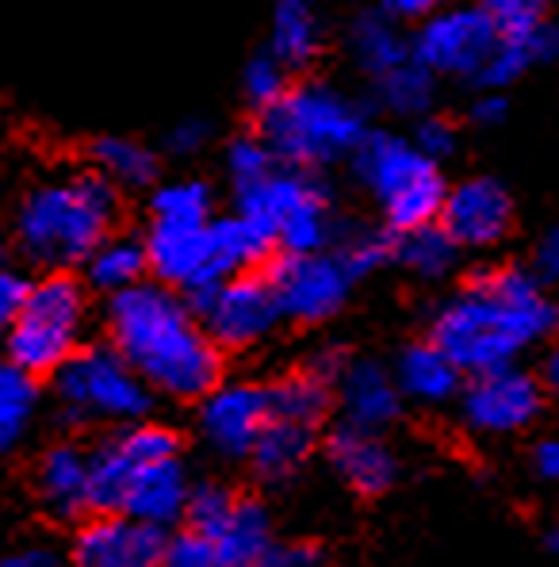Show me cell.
Wrapping results in <instances>:
<instances>
[{"mask_svg": "<svg viewBox=\"0 0 559 567\" xmlns=\"http://www.w3.org/2000/svg\"><path fill=\"white\" fill-rule=\"evenodd\" d=\"M107 341L120 349L157 395L204 399L222 380V349L185 291L169 284H135L115 291L104 311Z\"/></svg>", "mask_w": 559, "mask_h": 567, "instance_id": "cell-1", "label": "cell"}, {"mask_svg": "<svg viewBox=\"0 0 559 567\" xmlns=\"http://www.w3.org/2000/svg\"><path fill=\"white\" fill-rule=\"evenodd\" d=\"M559 322L545 284L525 269H483L433 319V341L467 377L514 364L525 349L552 338Z\"/></svg>", "mask_w": 559, "mask_h": 567, "instance_id": "cell-2", "label": "cell"}, {"mask_svg": "<svg viewBox=\"0 0 559 567\" xmlns=\"http://www.w3.org/2000/svg\"><path fill=\"white\" fill-rule=\"evenodd\" d=\"M120 196L100 173L43 181L15 207V246L28 261L70 269L112 235Z\"/></svg>", "mask_w": 559, "mask_h": 567, "instance_id": "cell-3", "label": "cell"}, {"mask_svg": "<svg viewBox=\"0 0 559 567\" xmlns=\"http://www.w3.org/2000/svg\"><path fill=\"white\" fill-rule=\"evenodd\" d=\"M261 138L291 165H327L361 146L364 115L333 85L303 81L261 112Z\"/></svg>", "mask_w": 559, "mask_h": 567, "instance_id": "cell-4", "label": "cell"}, {"mask_svg": "<svg viewBox=\"0 0 559 567\" xmlns=\"http://www.w3.org/2000/svg\"><path fill=\"white\" fill-rule=\"evenodd\" d=\"M89 327V296L85 284L65 269L46 272L31 284L28 303L4 330L8 364L23 369L28 377H54L65 361L81 349Z\"/></svg>", "mask_w": 559, "mask_h": 567, "instance_id": "cell-5", "label": "cell"}, {"mask_svg": "<svg viewBox=\"0 0 559 567\" xmlns=\"http://www.w3.org/2000/svg\"><path fill=\"white\" fill-rule=\"evenodd\" d=\"M356 177L383 207V219L391 230H414L441 219L445 207V181L437 173V162L425 157L418 142L398 135H364L353 150Z\"/></svg>", "mask_w": 559, "mask_h": 567, "instance_id": "cell-6", "label": "cell"}, {"mask_svg": "<svg viewBox=\"0 0 559 567\" xmlns=\"http://www.w3.org/2000/svg\"><path fill=\"white\" fill-rule=\"evenodd\" d=\"M54 395L65 419L77 425H131L146 419L154 403V388L131 369L112 341L81 346L54 372Z\"/></svg>", "mask_w": 559, "mask_h": 567, "instance_id": "cell-7", "label": "cell"}, {"mask_svg": "<svg viewBox=\"0 0 559 567\" xmlns=\"http://www.w3.org/2000/svg\"><path fill=\"white\" fill-rule=\"evenodd\" d=\"M188 303L196 307L219 349H230V353L261 346L283 319L269 277H257V272H234L215 288L188 296Z\"/></svg>", "mask_w": 559, "mask_h": 567, "instance_id": "cell-8", "label": "cell"}, {"mask_svg": "<svg viewBox=\"0 0 559 567\" xmlns=\"http://www.w3.org/2000/svg\"><path fill=\"white\" fill-rule=\"evenodd\" d=\"M503 43L495 20L475 4L437 8L425 16L418 39H414V58L429 65L437 78H475L479 81L487 58Z\"/></svg>", "mask_w": 559, "mask_h": 567, "instance_id": "cell-9", "label": "cell"}, {"mask_svg": "<svg viewBox=\"0 0 559 567\" xmlns=\"http://www.w3.org/2000/svg\"><path fill=\"white\" fill-rule=\"evenodd\" d=\"M269 284L277 291L280 315L299 327L327 322L345 307L353 291V272L338 254H283L269 269Z\"/></svg>", "mask_w": 559, "mask_h": 567, "instance_id": "cell-10", "label": "cell"}, {"mask_svg": "<svg viewBox=\"0 0 559 567\" xmlns=\"http://www.w3.org/2000/svg\"><path fill=\"white\" fill-rule=\"evenodd\" d=\"M545 406V383L517 364L472 377L460 391V419L479 437H514L529 430Z\"/></svg>", "mask_w": 559, "mask_h": 567, "instance_id": "cell-11", "label": "cell"}, {"mask_svg": "<svg viewBox=\"0 0 559 567\" xmlns=\"http://www.w3.org/2000/svg\"><path fill=\"white\" fill-rule=\"evenodd\" d=\"M272 422V388L253 380H219L199 399V437L215 456L249 461L261 430Z\"/></svg>", "mask_w": 559, "mask_h": 567, "instance_id": "cell-12", "label": "cell"}, {"mask_svg": "<svg viewBox=\"0 0 559 567\" xmlns=\"http://www.w3.org/2000/svg\"><path fill=\"white\" fill-rule=\"evenodd\" d=\"M146 254L149 272L185 296H199L227 280L211 223H149Z\"/></svg>", "mask_w": 559, "mask_h": 567, "instance_id": "cell-13", "label": "cell"}, {"mask_svg": "<svg viewBox=\"0 0 559 567\" xmlns=\"http://www.w3.org/2000/svg\"><path fill=\"white\" fill-rule=\"evenodd\" d=\"M169 529L146 525L123 511H93L73 533V567H162Z\"/></svg>", "mask_w": 559, "mask_h": 567, "instance_id": "cell-14", "label": "cell"}, {"mask_svg": "<svg viewBox=\"0 0 559 567\" xmlns=\"http://www.w3.org/2000/svg\"><path fill=\"white\" fill-rule=\"evenodd\" d=\"M514 223V199L506 185L495 177H472L456 185L441 207V227L448 230L464 249H487L498 246L510 235Z\"/></svg>", "mask_w": 559, "mask_h": 567, "instance_id": "cell-15", "label": "cell"}, {"mask_svg": "<svg viewBox=\"0 0 559 567\" xmlns=\"http://www.w3.org/2000/svg\"><path fill=\"white\" fill-rule=\"evenodd\" d=\"M327 461L333 475L345 483L349 491L364 498H375L383 491L395 487L398 480V456L383 441V433L361 430V425L341 422L327 441Z\"/></svg>", "mask_w": 559, "mask_h": 567, "instance_id": "cell-16", "label": "cell"}, {"mask_svg": "<svg viewBox=\"0 0 559 567\" xmlns=\"http://www.w3.org/2000/svg\"><path fill=\"white\" fill-rule=\"evenodd\" d=\"M35 498L43 503L46 514L62 522H77L81 514L93 511V464L89 453L73 441H58L35 461L31 472Z\"/></svg>", "mask_w": 559, "mask_h": 567, "instance_id": "cell-17", "label": "cell"}, {"mask_svg": "<svg viewBox=\"0 0 559 567\" xmlns=\"http://www.w3.org/2000/svg\"><path fill=\"white\" fill-rule=\"evenodd\" d=\"M333 399L341 406V422L375 433L387 430L403 411V391H398L395 372L375 361H349L341 380L333 383Z\"/></svg>", "mask_w": 559, "mask_h": 567, "instance_id": "cell-18", "label": "cell"}, {"mask_svg": "<svg viewBox=\"0 0 559 567\" xmlns=\"http://www.w3.org/2000/svg\"><path fill=\"white\" fill-rule=\"evenodd\" d=\"M188 495L191 483L180 456L154 461L131 480L127 498H123V514H131V518L146 525H157V529H173L177 522H185Z\"/></svg>", "mask_w": 559, "mask_h": 567, "instance_id": "cell-19", "label": "cell"}, {"mask_svg": "<svg viewBox=\"0 0 559 567\" xmlns=\"http://www.w3.org/2000/svg\"><path fill=\"white\" fill-rule=\"evenodd\" d=\"M395 380L403 399L418 406H445L460 399L464 391V369L437 346V341H414L398 353Z\"/></svg>", "mask_w": 559, "mask_h": 567, "instance_id": "cell-20", "label": "cell"}, {"mask_svg": "<svg viewBox=\"0 0 559 567\" xmlns=\"http://www.w3.org/2000/svg\"><path fill=\"white\" fill-rule=\"evenodd\" d=\"M314 430L319 425L277 419L272 414V422L265 425L253 453H249V468H253L257 480L269 483V487H283V483L296 480L314 453Z\"/></svg>", "mask_w": 559, "mask_h": 567, "instance_id": "cell-21", "label": "cell"}, {"mask_svg": "<svg viewBox=\"0 0 559 567\" xmlns=\"http://www.w3.org/2000/svg\"><path fill=\"white\" fill-rule=\"evenodd\" d=\"M322 192L314 181H307L303 173L291 169H272L265 177L249 181V185H238V215H246L249 223H257L261 230H269L277 238L280 223L296 212L299 204Z\"/></svg>", "mask_w": 559, "mask_h": 567, "instance_id": "cell-22", "label": "cell"}, {"mask_svg": "<svg viewBox=\"0 0 559 567\" xmlns=\"http://www.w3.org/2000/svg\"><path fill=\"white\" fill-rule=\"evenodd\" d=\"M215 553L222 567H261L272 548V522L257 498H241L234 503L230 518L211 533Z\"/></svg>", "mask_w": 559, "mask_h": 567, "instance_id": "cell-23", "label": "cell"}, {"mask_svg": "<svg viewBox=\"0 0 559 567\" xmlns=\"http://www.w3.org/2000/svg\"><path fill=\"white\" fill-rule=\"evenodd\" d=\"M345 47L353 54V62L375 81L383 73H391L395 65L411 62V43H406L403 28L395 23V16L375 8V12H361L349 23Z\"/></svg>", "mask_w": 559, "mask_h": 567, "instance_id": "cell-24", "label": "cell"}, {"mask_svg": "<svg viewBox=\"0 0 559 567\" xmlns=\"http://www.w3.org/2000/svg\"><path fill=\"white\" fill-rule=\"evenodd\" d=\"M322 50V16L314 0H277L272 12V54L288 70H303Z\"/></svg>", "mask_w": 559, "mask_h": 567, "instance_id": "cell-25", "label": "cell"}, {"mask_svg": "<svg viewBox=\"0 0 559 567\" xmlns=\"http://www.w3.org/2000/svg\"><path fill=\"white\" fill-rule=\"evenodd\" d=\"M85 269H89V284H93L96 291H107V296L135 288L149 272L146 241L127 238V235H107L93 254H89Z\"/></svg>", "mask_w": 559, "mask_h": 567, "instance_id": "cell-26", "label": "cell"}, {"mask_svg": "<svg viewBox=\"0 0 559 567\" xmlns=\"http://www.w3.org/2000/svg\"><path fill=\"white\" fill-rule=\"evenodd\" d=\"M460 241L448 235L437 223H425V227L403 230L395 241V261H403V269H411L422 280H441L456 269L460 261Z\"/></svg>", "mask_w": 559, "mask_h": 567, "instance_id": "cell-27", "label": "cell"}, {"mask_svg": "<svg viewBox=\"0 0 559 567\" xmlns=\"http://www.w3.org/2000/svg\"><path fill=\"white\" fill-rule=\"evenodd\" d=\"M215 230V249H219V261L227 269V277L234 272H253L261 261H269L277 238L269 230H261L257 223H249L246 215H227V219H211Z\"/></svg>", "mask_w": 559, "mask_h": 567, "instance_id": "cell-28", "label": "cell"}, {"mask_svg": "<svg viewBox=\"0 0 559 567\" xmlns=\"http://www.w3.org/2000/svg\"><path fill=\"white\" fill-rule=\"evenodd\" d=\"M333 406V383L314 377L311 369H299L291 377L272 383V414L291 422L319 425Z\"/></svg>", "mask_w": 559, "mask_h": 567, "instance_id": "cell-29", "label": "cell"}, {"mask_svg": "<svg viewBox=\"0 0 559 567\" xmlns=\"http://www.w3.org/2000/svg\"><path fill=\"white\" fill-rule=\"evenodd\" d=\"M96 173L115 188H146L157 177V157L135 138H100L93 146Z\"/></svg>", "mask_w": 559, "mask_h": 567, "instance_id": "cell-30", "label": "cell"}, {"mask_svg": "<svg viewBox=\"0 0 559 567\" xmlns=\"http://www.w3.org/2000/svg\"><path fill=\"white\" fill-rule=\"evenodd\" d=\"M35 377H28L15 364H0V453L23 441V433L31 430V419H35Z\"/></svg>", "mask_w": 559, "mask_h": 567, "instance_id": "cell-31", "label": "cell"}, {"mask_svg": "<svg viewBox=\"0 0 559 567\" xmlns=\"http://www.w3.org/2000/svg\"><path fill=\"white\" fill-rule=\"evenodd\" d=\"M433 78L437 73L429 70L418 58L395 65L391 73L375 78V93H380L383 107H391L395 115H422L425 107L433 104Z\"/></svg>", "mask_w": 559, "mask_h": 567, "instance_id": "cell-32", "label": "cell"}, {"mask_svg": "<svg viewBox=\"0 0 559 567\" xmlns=\"http://www.w3.org/2000/svg\"><path fill=\"white\" fill-rule=\"evenodd\" d=\"M330 207L327 192H314L307 204H299L277 230V246L283 254H319L322 246H330Z\"/></svg>", "mask_w": 559, "mask_h": 567, "instance_id": "cell-33", "label": "cell"}, {"mask_svg": "<svg viewBox=\"0 0 559 567\" xmlns=\"http://www.w3.org/2000/svg\"><path fill=\"white\" fill-rule=\"evenodd\" d=\"M154 223H211V188L204 181H169L149 199Z\"/></svg>", "mask_w": 559, "mask_h": 567, "instance_id": "cell-34", "label": "cell"}, {"mask_svg": "<svg viewBox=\"0 0 559 567\" xmlns=\"http://www.w3.org/2000/svg\"><path fill=\"white\" fill-rule=\"evenodd\" d=\"M333 254L341 257L353 280L369 277V272L380 269L387 257H395V241H391L383 230H369V227H356V230H341L338 249Z\"/></svg>", "mask_w": 559, "mask_h": 567, "instance_id": "cell-35", "label": "cell"}, {"mask_svg": "<svg viewBox=\"0 0 559 567\" xmlns=\"http://www.w3.org/2000/svg\"><path fill=\"white\" fill-rule=\"evenodd\" d=\"M234 503H238V495H234V491L227 487V483H215V480H207V483H191L188 511H185L188 529L207 533V537H211V533L230 518Z\"/></svg>", "mask_w": 559, "mask_h": 567, "instance_id": "cell-36", "label": "cell"}, {"mask_svg": "<svg viewBox=\"0 0 559 567\" xmlns=\"http://www.w3.org/2000/svg\"><path fill=\"white\" fill-rule=\"evenodd\" d=\"M479 8L495 20L503 39H529L548 20L545 0H479Z\"/></svg>", "mask_w": 559, "mask_h": 567, "instance_id": "cell-37", "label": "cell"}, {"mask_svg": "<svg viewBox=\"0 0 559 567\" xmlns=\"http://www.w3.org/2000/svg\"><path fill=\"white\" fill-rule=\"evenodd\" d=\"M241 89H246V100L253 107H272L277 100L288 93V65L280 62L277 54H257L253 62L246 65V81H241Z\"/></svg>", "mask_w": 559, "mask_h": 567, "instance_id": "cell-38", "label": "cell"}, {"mask_svg": "<svg viewBox=\"0 0 559 567\" xmlns=\"http://www.w3.org/2000/svg\"><path fill=\"white\" fill-rule=\"evenodd\" d=\"M532 62H537V58H532V50H529V39H503V43L495 47V54L487 58V65H483L479 85L483 89H506L510 81L521 78Z\"/></svg>", "mask_w": 559, "mask_h": 567, "instance_id": "cell-39", "label": "cell"}, {"mask_svg": "<svg viewBox=\"0 0 559 567\" xmlns=\"http://www.w3.org/2000/svg\"><path fill=\"white\" fill-rule=\"evenodd\" d=\"M272 169H277V154H272V146L265 138H238V142H230L227 173H230L234 188L249 185V181L265 177V173H272Z\"/></svg>", "mask_w": 559, "mask_h": 567, "instance_id": "cell-40", "label": "cell"}, {"mask_svg": "<svg viewBox=\"0 0 559 567\" xmlns=\"http://www.w3.org/2000/svg\"><path fill=\"white\" fill-rule=\"evenodd\" d=\"M162 567H222V564H219V553H215V540L207 537V533L185 529V533H177V537H169Z\"/></svg>", "mask_w": 559, "mask_h": 567, "instance_id": "cell-41", "label": "cell"}, {"mask_svg": "<svg viewBox=\"0 0 559 567\" xmlns=\"http://www.w3.org/2000/svg\"><path fill=\"white\" fill-rule=\"evenodd\" d=\"M261 567H327V553L314 540H272Z\"/></svg>", "mask_w": 559, "mask_h": 567, "instance_id": "cell-42", "label": "cell"}, {"mask_svg": "<svg viewBox=\"0 0 559 567\" xmlns=\"http://www.w3.org/2000/svg\"><path fill=\"white\" fill-rule=\"evenodd\" d=\"M28 291H31V284L23 272L0 265V330H8L15 322V315L28 303Z\"/></svg>", "mask_w": 559, "mask_h": 567, "instance_id": "cell-43", "label": "cell"}, {"mask_svg": "<svg viewBox=\"0 0 559 567\" xmlns=\"http://www.w3.org/2000/svg\"><path fill=\"white\" fill-rule=\"evenodd\" d=\"M414 142H418V150L425 157H433V162H445V157L456 150V131H453V123H445V120H422Z\"/></svg>", "mask_w": 559, "mask_h": 567, "instance_id": "cell-44", "label": "cell"}, {"mask_svg": "<svg viewBox=\"0 0 559 567\" xmlns=\"http://www.w3.org/2000/svg\"><path fill=\"white\" fill-rule=\"evenodd\" d=\"M207 138H211V127H207L204 120H185V123H177V127L169 131L165 146H169L177 157H191V154H199V150L207 146Z\"/></svg>", "mask_w": 559, "mask_h": 567, "instance_id": "cell-45", "label": "cell"}, {"mask_svg": "<svg viewBox=\"0 0 559 567\" xmlns=\"http://www.w3.org/2000/svg\"><path fill=\"white\" fill-rule=\"evenodd\" d=\"M532 277L540 284H559V227L545 230L532 249Z\"/></svg>", "mask_w": 559, "mask_h": 567, "instance_id": "cell-46", "label": "cell"}, {"mask_svg": "<svg viewBox=\"0 0 559 567\" xmlns=\"http://www.w3.org/2000/svg\"><path fill=\"white\" fill-rule=\"evenodd\" d=\"M529 464H532V475H537V480L559 483V437L537 441V449H532Z\"/></svg>", "mask_w": 559, "mask_h": 567, "instance_id": "cell-47", "label": "cell"}, {"mask_svg": "<svg viewBox=\"0 0 559 567\" xmlns=\"http://www.w3.org/2000/svg\"><path fill=\"white\" fill-rule=\"evenodd\" d=\"M375 4L395 16V20H425L437 8H445V0H375Z\"/></svg>", "mask_w": 559, "mask_h": 567, "instance_id": "cell-48", "label": "cell"}, {"mask_svg": "<svg viewBox=\"0 0 559 567\" xmlns=\"http://www.w3.org/2000/svg\"><path fill=\"white\" fill-rule=\"evenodd\" d=\"M0 567H58V553L46 545H23L15 553H8Z\"/></svg>", "mask_w": 559, "mask_h": 567, "instance_id": "cell-49", "label": "cell"}, {"mask_svg": "<svg viewBox=\"0 0 559 567\" xmlns=\"http://www.w3.org/2000/svg\"><path fill=\"white\" fill-rule=\"evenodd\" d=\"M506 112H510V107H506V100L498 93H487V96H479L472 104V120L483 123V127H495V123H503Z\"/></svg>", "mask_w": 559, "mask_h": 567, "instance_id": "cell-50", "label": "cell"}, {"mask_svg": "<svg viewBox=\"0 0 559 567\" xmlns=\"http://www.w3.org/2000/svg\"><path fill=\"white\" fill-rule=\"evenodd\" d=\"M540 383H545L548 395L559 399V341H552V349L545 353V364H540Z\"/></svg>", "mask_w": 559, "mask_h": 567, "instance_id": "cell-51", "label": "cell"}, {"mask_svg": "<svg viewBox=\"0 0 559 567\" xmlns=\"http://www.w3.org/2000/svg\"><path fill=\"white\" fill-rule=\"evenodd\" d=\"M548 553H552V556H559V522L552 525V529H548Z\"/></svg>", "mask_w": 559, "mask_h": 567, "instance_id": "cell-52", "label": "cell"}]
</instances>
